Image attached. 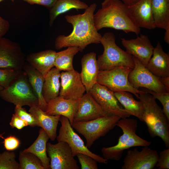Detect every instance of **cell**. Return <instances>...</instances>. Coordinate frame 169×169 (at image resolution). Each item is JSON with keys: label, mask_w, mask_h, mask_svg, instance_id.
Returning <instances> with one entry per match:
<instances>
[{"label": "cell", "mask_w": 169, "mask_h": 169, "mask_svg": "<svg viewBox=\"0 0 169 169\" xmlns=\"http://www.w3.org/2000/svg\"><path fill=\"white\" fill-rule=\"evenodd\" d=\"M139 151L136 148L127 151L122 169H152L156 164L158 154L148 147L143 146Z\"/></svg>", "instance_id": "cell-14"}, {"label": "cell", "mask_w": 169, "mask_h": 169, "mask_svg": "<svg viewBox=\"0 0 169 169\" xmlns=\"http://www.w3.org/2000/svg\"><path fill=\"white\" fill-rule=\"evenodd\" d=\"M10 24L0 15V38L3 37L9 29Z\"/></svg>", "instance_id": "cell-41"}, {"label": "cell", "mask_w": 169, "mask_h": 169, "mask_svg": "<svg viewBox=\"0 0 169 169\" xmlns=\"http://www.w3.org/2000/svg\"><path fill=\"white\" fill-rule=\"evenodd\" d=\"M59 121L61 126L59 134L56 137L57 140L58 142H66L70 147L74 157L79 153H82L91 156L99 163H107V160L93 153L89 150L80 137L74 132L68 118L61 116Z\"/></svg>", "instance_id": "cell-9"}, {"label": "cell", "mask_w": 169, "mask_h": 169, "mask_svg": "<svg viewBox=\"0 0 169 169\" xmlns=\"http://www.w3.org/2000/svg\"><path fill=\"white\" fill-rule=\"evenodd\" d=\"M81 64L80 78L86 92H89L97 83L100 71L96 53L91 52L84 55L81 59Z\"/></svg>", "instance_id": "cell-19"}, {"label": "cell", "mask_w": 169, "mask_h": 169, "mask_svg": "<svg viewBox=\"0 0 169 169\" xmlns=\"http://www.w3.org/2000/svg\"><path fill=\"white\" fill-rule=\"evenodd\" d=\"M81 169H97V161L91 156L82 153L76 155Z\"/></svg>", "instance_id": "cell-36"}, {"label": "cell", "mask_w": 169, "mask_h": 169, "mask_svg": "<svg viewBox=\"0 0 169 169\" xmlns=\"http://www.w3.org/2000/svg\"><path fill=\"white\" fill-rule=\"evenodd\" d=\"M152 56L146 66L147 68L159 78L169 76V55L164 51L159 41Z\"/></svg>", "instance_id": "cell-21"}, {"label": "cell", "mask_w": 169, "mask_h": 169, "mask_svg": "<svg viewBox=\"0 0 169 169\" xmlns=\"http://www.w3.org/2000/svg\"><path fill=\"white\" fill-rule=\"evenodd\" d=\"M115 39L112 32H106L102 36L100 43L103 47L104 51L97 59L100 71L110 70L119 66L132 69L134 67L133 56L120 48L116 43Z\"/></svg>", "instance_id": "cell-5"}, {"label": "cell", "mask_w": 169, "mask_h": 169, "mask_svg": "<svg viewBox=\"0 0 169 169\" xmlns=\"http://www.w3.org/2000/svg\"><path fill=\"white\" fill-rule=\"evenodd\" d=\"M2 142L4 148L8 151H12L17 149L20 145V140L14 136L10 135L3 139Z\"/></svg>", "instance_id": "cell-38"}, {"label": "cell", "mask_w": 169, "mask_h": 169, "mask_svg": "<svg viewBox=\"0 0 169 169\" xmlns=\"http://www.w3.org/2000/svg\"><path fill=\"white\" fill-rule=\"evenodd\" d=\"M30 4L43 6L49 9L54 5L57 0H22Z\"/></svg>", "instance_id": "cell-40"}, {"label": "cell", "mask_w": 169, "mask_h": 169, "mask_svg": "<svg viewBox=\"0 0 169 169\" xmlns=\"http://www.w3.org/2000/svg\"><path fill=\"white\" fill-rule=\"evenodd\" d=\"M49 137L45 131L41 128L37 138L29 147L24 151L31 153L41 161L45 169H50V159L47 155V144Z\"/></svg>", "instance_id": "cell-26"}, {"label": "cell", "mask_w": 169, "mask_h": 169, "mask_svg": "<svg viewBox=\"0 0 169 169\" xmlns=\"http://www.w3.org/2000/svg\"><path fill=\"white\" fill-rule=\"evenodd\" d=\"M23 69L26 74L29 82L38 100V106L45 111L47 103L43 94V89L44 77L37 70L27 62H25Z\"/></svg>", "instance_id": "cell-25"}, {"label": "cell", "mask_w": 169, "mask_h": 169, "mask_svg": "<svg viewBox=\"0 0 169 169\" xmlns=\"http://www.w3.org/2000/svg\"><path fill=\"white\" fill-rule=\"evenodd\" d=\"M23 72L10 69L0 68V84L3 88L9 85Z\"/></svg>", "instance_id": "cell-33"}, {"label": "cell", "mask_w": 169, "mask_h": 169, "mask_svg": "<svg viewBox=\"0 0 169 169\" xmlns=\"http://www.w3.org/2000/svg\"><path fill=\"white\" fill-rule=\"evenodd\" d=\"M121 42L128 54L146 66L152 55L154 48L147 36L141 34L136 38L131 39L122 38Z\"/></svg>", "instance_id": "cell-16"}, {"label": "cell", "mask_w": 169, "mask_h": 169, "mask_svg": "<svg viewBox=\"0 0 169 169\" xmlns=\"http://www.w3.org/2000/svg\"><path fill=\"white\" fill-rule=\"evenodd\" d=\"M121 118L118 115H108L88 121L74 122L71 125L85 138L86 146L89 148L96 141L113 129Z\"/></svg>", "instance_id": "cell-7"}, {"label": "cell", "mask_w": 169, "mask_h": 169, "mask_svg": "<svg viewBox=\"0 0 169 169\" xmlns=\"http://www.w3.org/2000/svg\"><path fill=\"white\" fill-rule=\"evenodd\" d=\"M5 133H3L2 134H0V138H2L3 139L4 138V137L3 136V135Z\"/></svg>", "instance_id": "cell-45"}, {"label": "cell", "mask_w": 169, "mask_h": 169, "mask_svg": "<svg viewBox=\"0 0 169 169\" xmlns=\"http://www.w3.org/2000/svg\"><path fill=\"white\" fill-rule=\"evenodd\" d=\"M109 115L101 108L90 93L86 92L78 100L74 122H84Z\"/></svg>", "instance_id": "cell-17"}, {"label": "cell", "mask_w": 169, "mask_h": 169, "mask_svg": "<svg viewBox=\"0 0 169 169\" xmlns=\"http://www.w3.org/2000/svg\"><path fill=\"white\" fill-rule=\"evenodd\" d=\"M78 100L66 99L59 96L47 103L45 112L50 115L64 116L68 118L72 125L74 122Z\"/></svg>", "instance_id": "cell-20"}, {"label": "cell", "mask_w": 169, "mask_h": 169, "mask_svg": "<svg viewBox=\"0 0 169 169\" xmlns=\"http://www.w3.org/2000/svg\"><path fill=\"white\" fill-rule=\"evenodd\" d=\"M25 60L18 43L3 37L0 38V68L22 70Z\"/></svg>", "instance_id": "cell-12"}, {"label": "cell", "mask_w": 169, "mask_h": 169, "mask_svg": "<svg viewBox=\"0 0 169 169\" xmlns=\"http://www.w3.org/2000/svg\"><path fill=\"white\" fill-rule=\"evenodd\" d=\"M116 126L120 128L123 132L117 143L111 147H103L101 150L103 157L107 160L119 161L124 150L133 147L149 146L151 144V142L142 138L136 134L138 122L136 119L121 118Z\"/></svg>", "instance_id": "cell-4"}, {"label": "cell", "mask_w": 169, "mask_h": 169, "mask_svg": "<svg viewBox=\"0 0 169 169\" xmlns=\"http://www.w3.org/2000/svg\"><path fill=\"white\" fill-rule=\"evenodd\" d=\"M115 95L118 100L124 107V109L131 115H133L142 121V113L143 106L141 102L135 99L133 95L127 91L115 92Z\"/></svg>", "instance_id": "cell-29"}, {"label": "cell", "mask_w": 169, "mask_h": 169, "mask_svg": "<svg viewBox=\"0 0 169 169\" xmlns=\"http://www.w3.org/2000/svg\"><path fill=\"white\" fill-rule=\"evenodd\" d=\"M112 0H104V1L101 3V7H105L111 2Z\"/></svg>", "instance_id": "cell-44"}, {"label": "cell", "mask_w": 169, "mask_h": 169, "mask_svg": "<svg viewBox=\"0 0 169 169\" xmlns=\"http://www.w3.org/2000/svg\"><path fill=\"white\" fill-rule=\"evenodd\" d=\"M18 159L19 169H45L40 160L31 153L21 151Z\"/></svg>", "instance_id": "cell-31"}, {"label": "cell", "mask_w": 169, "mask_h": 169, "mask_svg": "<svg viewBox=\"0 0 169 169\" xmlns=\"http://www.w3.org/2000/svg\"><path fill=\"white\" fill-rule=\"evenodd\" d=\"M139 99L143 106L142 121L146 123L150 136L152 138L159 137L166 147H169V120L163 110L155 97L145 91L139 94Z\"/></svg>", "instance_id": "cell-3"}, {"label": "cell", "mask_w": 169, "mask_h": 169, "mask_svg": "<svg viewBox=\"0 0 169 169\" xmlns=\"http://www.w3.org/2000/svg\"><path fill=\"white\" fill-rule=\"evenodd\" d=\"M60 80L59 96L64 99L78 100L86 91L80 73L74 69L60 73Z\"/></svg>", "instance_id": "cell-15"}, {"label": "cell", "mask_w": 169, "mask_h": 169, "mask_svg": "<svg viewBox=\"0 0 169 169\" xmlns=\"http://www.w3.org/2000/svg\"><path fill=\"white\" fill-rule=\"evenodd\" d=\"M79 51L77 46H69L64 50L56 52L54 67L60 71H70L74 70L73 59L75 55Z\"/></svg>", "instance_id": "cell-30"}, {"label": "cell", "mask_w": 169, "mask_h": 169, "mask_svg": "<svg viewBox=\"0 0 169 169\" xmlns=\"http://www.w3.org/2000/svg\"><path fill=\"white\" fill-rule=\"evenodd\" d=\"M14 152L5 151L0 154V169H19Z\"/></svg>", "instance_id": "cell-32"}, {"label": "cell", "mask_w": 169, "mask_h": 169, "mask_svg": "<svg viewBox=\"0 0 169 169\" xmlns=\"http://www.w3.org/2000/svg\"><path fill=\"white\" fill-rule=\"evenodd\" d=\"M94 21L98 31L104 28H111L136 35L141 32V28L134 19L128 6L120 0H112L107 6L99 9L94 13Z\"/></svg>", "instance_id": "cell-2"}, {"label": "cell", "mask_w": 169, "mask_h": 169, "mask_svg": "<svg viewBox=\"0 0 169 169\" xmlns=\"http://www.w3.org/2000/svg\"><path fill=\"white\" fill-rule=\"evenodd\" d=\"M60 71L55 67H53L44 77L43 94L47 103L59 96L60 87Z\"/></svg>", "instance_id": "cell-27"}, {"label": "cell", "mask_w": 169, "mask_h": 169, "mask_svg": "<svg viewBox=\"0 0 169 169\" xmlns=\"http://www.w3.org/2000/svg\"><path fill=\"white\" fill-rule=\"evenodd\" d=\"M139 0H122V1L127 6L131 5Z\"/></svg>", "instance_id": "cell-43"}, {"label": "cell", "mask_w": 169, "mask_h": 169, "mask_svg": "<svg viewBox=\"0 0 169 169\" xmlns=\"http://www.w3.org/2000/svg\"><path fill=\"white\" fill-rule=\"evenodd\" d=\"M89 92L103 110L108 114L118 115L122 119L129 118L131 116L120 106L114 92L105 86L96 83Z\"/></svg>", "instance_id": "cell-13"}, {"label": "cell", "mask_w": 169, "mask_h": 169, "mask_svg": "<svg viewBox=\"0 0 169 169\" xmlns=\"http://www.w3.org/2000/svg\"><path fill=\"white\" fill-rule=\"evenodd\" d=\"M9 124L12 128H15L19 130L28 125L26 121L22 119L15 114H13Z\"/></svg>", "instance_id": "cell-39"}, {"label": "cell", "mask_w": 169, "mask_h": 169, "mask_svg": "<svg viewBox=\"0 0 169 169\" xmlns=\"http://www.w3.org/2000/svg\"><path fill=\"white\" fill-rule=\"evenodd\" d=\"M0 97L15 106L30 107L38 104V99L23 71L9 85L0 90Z\"/></svg>", "instance_id": "cell-6"}, {"label": "cell", "mask_w": 169, "mask_h": 169, "mask_svg": "<svg viewBox=\"0 0 169 169\" xmlns=\"http://www.w3.org/2000/svg\"><path fill=\"white\" fill-rule=\"evenodd\" d=\"M56 53L55 51L50 49L32 53L27 55L26 60L45 77L54 67Z\"/></svg>", "instance_id": "cell-23"}, {"label": "cell", "mask_w": 169, "mask_h": 169, "mask_svg": "<svg viewBox=\"0 0 169 169\" xmlns=\"http://www.w3.org/2000/svg\"><path fill=\"white\" fill-rule=\"evenodd\" d=\"M158 99L163 106V110L169 120V92H157L147 89L144 90Z\"/></svg>", "instance_id": "cell-34"}, {"label": "cell", "mask_w": 169, "mask_h": 169, "mask_svg": "<svg viewBox=\"0 0 169 169\" xmlns=\"http://www.w3.org/2000/svg\"><path fill=\"white\" fill-rule=\"evenodd\" d=\"M47 151L50 159L51 169H79L71 150L66 142L56 144L47 143Z\"/></svg>", "instance_id": "cell-11"}, {"label": "cell", "mask_w": 169, "mask_h": 169, "mask_svg": "<svg viewBox=\"0 0 169 169\" xmlns=\"http://www.w3.org/2000/svg\"><path fill=\"white\" fill-rule=\"evenodd\" d=\"M29 112L38 122V126L45 131L51 141H54L57 137V127L61 115H48L38 105L30 107Z\"/></svg>", "instance_id": "cell-22"}, {"label": "cell", "mask_w": 169, "mask_h": 169, "mask_svg": "<svg viewBox=\"0 0 169 169\" xmlns=\"http://www.w3.org/2000/svg\"><path fill=\"white\" fill-rule=\"evenodd\" d=\"M88 7L86 3L80 0H57L53 6L49 9V26H52L59 15L71 9H85Z\"/></svg>", "instance_id": "cell-28"}, {"label": "cell", "mask_w": 169, "mask_h": 169, "mask_svg": "<svg viewBox=\"0 0 169 169\" xmlns=\"http://www.w3.org/2000/svg\"><path fill=\"white\" fill-rule=\"evenodd\" d=\"M15 114L22 119L26 121L28 125L33 127L38 126V124L33 116L26 110L19 105H16L14 109Z\"/></svg>", "instance_id": "cell-35"}, {"label": "cell", "mask_w": 169, "mask_h": 169, "mask_svg": "<svg viewBox=\"0 0 169 169\" xmlns=\"http://www.w3.org/2000/svg\"><path fill=\"white\" fill-rule=\"evenodd\" d=\"M128 7L140 28L149 30L156 28L152 10L151 0H139Z\"/></svg>", "instance_id": "cell-18"}, {"label": "cell", "mask_w": 169, "mask_h": 169, "mask_svg": "<svg viewBox=\"0 0 169 169\" xmlns=\"http://www.w3.org/2000/svg\"><path fill=\"white\" fill-rule=\"evenodd\" d=\"M133 58L135 66L129 74L128 79L134 88L137 89L144 88L157 92H168L159 78L151 73L137 58L134 56Z\"/></svg>", "instance_id": "cell-10"}, {"label": "cell", "mask_w": 169, "mask_h": 169, "mask_svg": "<svg viewBox=\"0 0 169 169\" xmlns=\"http://www.w3.org/2000/svg\"><path fill=\"white\" fill-rule=\"evenodd\" d=\"M161 83L165 86L168 92H169V76L159 78Z\"/></svg>", "instance_id": "cell-42"}, {"label": "cell", "mask_w": 169, "mask_h": 169, "mask_svg": "<svg viewBox=\"0 0 169 169\" xmlns=\"http://www.w3.org/2000/svg\"><path fill=\"white\" fill-rule=\"evenodd\" d=\"M3 0H0V3L3 1ZM12 2H13L15 0H11Z\"/></svg>", "instance_id": "cell-47"}, {"label": "cell", "mask_w": 169, "mask_h": 169, "mask_svg": "<svg viewBox=\"0 0 169 169\" xmlns=\"http://www.w3.org/2000/svg\"><path fill=\"white\" fill-rule=\"evenodd\" d=\"M156 166L158 169H169V147L159 152Z\"/></svg>", "instance_id": "cell-37"}, {"label": "cell", "mask_w": 169, "mask_h": 169, "mask_svg": "<svg viewBox=\"0 0 169 169\" xmlns=\"http://www.w3.org/2000/svg\"><path fill=\"white\" fill-rule=\"evenodd\" d=\"M96 7L97 4L93 3L83 13L64 17L66 21L72 25L73 30L68 35H60L56 38L54 42L56 49L77 46L82 52L90 44L100 43L102 36L96 28L94 21Z\"/></svg>", "instance_id": "cell-1"}, {"label": "cell", "mask_w": 169, "mask_h": 169, "mask_svg": "<svg viewBox=\"0 0 169 169\" xmlns=\"http://www.w3.org/2000/svg\"><path fill=\"white\" fill-rule=\"evenodd\" d=\"M151 6L156 28L164 29V40L169 44V0H151Z\"/></svg>", "instance_id": "cell-24"}, {"label": "cell", "mask_w": 169, "mask_h": 169, "mask_svg": "<svg viewBox=\"0 0 169 169\" xmlns=\"http://www.w3.org/2000/svg\"><path fill=\"white\" fill-rule=\"evenodd\" d=\"M3 88L1 86V85L0 84V90H2L3 89Z\"/></svg>", "instance_id": "cell-46"}, {"label": "cell", "mask_w": 169, "mask_h": 169, "mask_svg": "<svg viewBox=\"0 0 169 169\" xmlns=\"http://www.w3.org/2000/svg\"><path fill=\"white\" fill-rule=\"evenodd\" d=\"M132 69L129 67L119 66L110 70L100 71L97 83L105 86L114 92L131 93L139 99V94L144 91L135 88L130 83L128 77Z\"/></svg>", "instance_id": "cell-8"}]
</instances>
